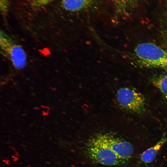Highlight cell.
<instances>
[{
    "instance_id": "8fae6325",
    "label": "cell",
    "mask_w": 167,
    "mask_h": 167,
    "mask_svg": "<svg viewBox=\"0 0 167 167\" xmlns=\"http://www.w3.org/2000/svg\"><path fill=\"white\" fill-rule=\"evenodd\" d=\"M116 4L118 5H123L128 2L131 0H113Z\"/></svg>"
},
{
    "instance_id": "7a4b0ae2",
    "label": "cell",
    "mask_w": 167,
    "mask_h": 167,
    "mask_svg": "<svg viewBox=\"0 0 167 167\" xmlns=\"http://www.w3.org/2000/svg\"><path fill=\"white\" fill-rule=\"evenodd\" d=\"M85 151L87 156L90 159L101 165L111 166L126 164L94 135L87 143Z\"/></svg>"
},
{
    "instance_id": "30bf717a",
    "label": "cell",
    "mask_w": 167,
    "mask_h": 167,
    "mask_svg": "<svg viewBox=\"0 0 167 167\" xmlns=\"http://www.w3.org/2000/svg\"><path fill=\"white\" fill-rule=\"evenodd\" d=\"M53 0H32V4L36 7H41L47 5Z\"/></svg>"
},
{
    "instance_id": "9c48e42d",
    "label": "cell",
    "mask_w": 167,
    "mask_h": 167,
    "mask_svg": "<svg viewBox=\"0 0 167 167\" xmlns=\"http://www.w3.org/2000/svg\"><path fill=\"white\" fill-rule=\"evenodd\" d=\"M8 0H0L1 12L3 15H6L8 11L9 8Z\"/></svg>"
},
{
    "instance_id": "52a82bcc",
    "label": "cell",
    "mask_w": 167,
    "mask_h": 167,
    "mask_svg": "<svg viewBox=\"0 0 167 167\" xmlns=\"http://www.w3.org/2000/svg\"><path fill=\"white\" fill-rule=\"evenodd\" d=\"M96 0H62V7L66 10L75 12L89 8Z\"/></svg>"
},
{
    "instance_id": "8992f818",
    "label": "cell",
    "mask_w": 167,
    "mask_h": 167,
    "mask_svg": "<svg viewBox=\"0 0 167 167\" xmlns=\"http://www.w3.org/2000/svg\"><path fill=\"white\" fill-rule=\"evenodd\" d=\"M167 141V137L164 134L157 143L141 154L139 159V163L147 165L152 162L155 158L158 151Z\"/></svg>"
},
{
    "instance_id": "5b68a950",
    "label": "cell",
    "mask_w": 167,
    "mask_h": 167,
    "mask_svg": "<svg viewBox=\"0 0 167 167\" xmlns=\"http://www.w3.org/2000/svg\"><path fill=\"white\" fill-rule=\"evenodd\" d=\"M94 136L126 164L131 159L134 148L129 142L109 133H99Z\"/></svg>"
},
{
    "instance_id": "3957f363",
    "label": "cell",
    "mask_w": 167,
    "mask_h": 167,
    "mask_svg": "<svg viewBox=\"0 0 167 167\" xmlns=\"http://www.w3.org/2000/svg\"><path fill=\"white\" fill-rule=\"evenodd\" d=\"M1 54L7 58L16 68L20 69L26 64V55L22 46L12 37L1 30L0 32Z\"/></svg>"
},
{
    "instance_id": "277c9868",
    "label": "cell",
    "mask_w": 167,
    "mask_h": 167,
    "mask_svg": "<svg viewBox=\"0 0 167 167\" xmlns=\"http://www.w3.org/2000/svg\"><path fill=\"white\" fill-rule=\"evenodd\" d=\"M118 101L124 109L137 114L143 113L146 109V100L140 92L133 88L123 87L117 93Z\"/></svg>"
},
{
    "instance_id": "7c38bea8",
    "label": "cell",
    "mask_w": 167,
    "mask_h": 167,
    "mask_svg": "<svg viewBox=\"0 0 167 167\" xmlns=\"http://www.w3.org/2000/svg\"><path fill=\"white\" fill-rule=\"evenodd\" d=\"M165 36L166 42L167 44V27L165 31Z\"/></svg>"
},
{
    "instance_id": "4fadbf2b",
    "label": "cell",
    "mask_w": 167,
    "mask_h": 167,
    "mask_svg": "<svg viewBox=\"0 0 167 167\" xmlns=\"http://www.w3.org/2000/svg\"><path fill=\"white\" fill-rule=\"evenodd\" d=\"M166 105H167V99L166 100Z\"/></svg>"
},
{
    "instance_id": "ba28073f",
    "label": "cell",
    "mask_w": 167,
    "mask_h": 167,
    "mask_svg": "<svg viewBox=\"0 0 167 167\" xmlns=\"http://www.w3.org/2000/svg\"><path fill=\"white\" fill-rule=\"evenodd\" d=\"M151 81L152 84L163 95L167 96V75L161 74L154 76Z\"/></svg>"
},
{
    "instance_id": "6da1fadb",
    "label": "cell",
    "mask_w": 167,
    "mask_h": 167,
    "mask_svg": "<svg viewBox=\"0 0 167 167\" xmlns=\"http://www.w3.org/2000/svg\"><path fill=\"white\" fill-rule=\"evenodd\" d=\"M136 60L143 67L167 72V51L150 42L138 44L134 49Z\"/></svg>"
}]
</instances>
